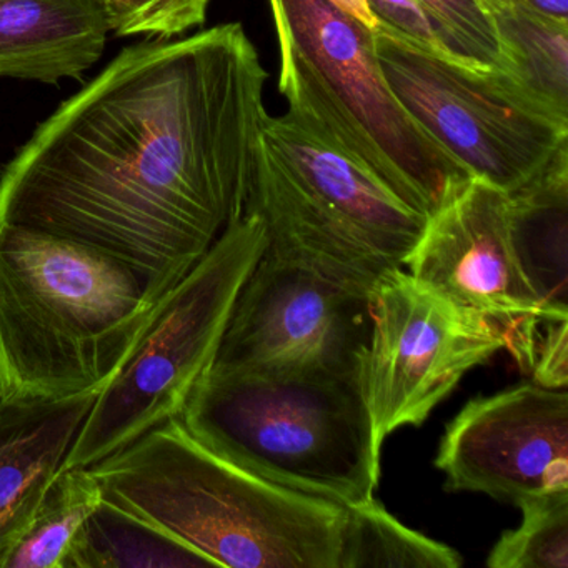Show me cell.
<instances>
[{"label":"cell","mask_w":568,"mask_h":568,"mask_svg":"<svg viewBox=\"0 0 568 568\" xmlns=\"http://www.w3.org/2000/svg\"><path fill=\"white\" fill-rule=\"evenodd\" d=\"M268 74L241 22L124 49L0 174V224L85 245L154 305L247 215Z\"/></svg>","instance_id":"cell-1"},{"label":"cell","mask_w":568,"mask_h":568,"mask_svg":"<svg viewBox=\"0 0 568 568\" xmlns=\"http://www.w3.org/2000/svg\"><path fill=\"white\" fill-rule=\"evenodd\" d=\"M102 498L219 567L338 568L345 507L251 474L171 418L88 467Z\"/></svg>","instance_id":"cell-2"},{"label":"cell","mask_w":568,"mask_h":568,"mask_svg":"<svg viewBox=\"0 0 568 568\" xmlns=\"http://www.w3.org/2000/svg\"><path fill=\"white\" fill-rule=\"evenodd\" d=\"M158 305L108 255L0 224V398L102 390Z\"/></svg>","instance_id":"cell-3"},{"label":"cell","mask_w":568,"mask_h":568,"mask_svg":"<svg viewBox=\"0 0 568 568\" xmlns=\"http://www.w3.org/2000/svg\"><path fill=\"white\" fill-rule=\"evenodd\" d=\"M179 420L219 457L282 487L342 507L374 498L382 445L358 372L254 374L211 367Z\"/></svg>","instance_id":"cell-4"},{"label":"cell","mask_w":568,"mask_h":568,"mask_svg":"<svg viewBox=\"0 0 568 568\" xmlns=\"http://www.w3.org/2000/svg\"><path fill=\"white\" fill-rule=\"evenodd\" d=\"M267 2L287 111L425 217L474 178L392 94L371 31L327 0Z\"/></svg>","instance_id":"cell-5"},{"label":"cell","mask_w":568,"mask_h":568,"mask_svg":"<svg viewBox=\"0 0 568 568\" xmlns=\"http://www.w3.org/2000/svg\"><path fill=\"white\" fill-rule=\"evenodd\" d=\"M247 214L264 222L265 251L368 297L427 221L291 111L265 119Z\"/></svg>","instance_id":"cell-6"},{"label":"cell","mask_w":568,"mask_h":568,"mask_svg":"<svg viewBox=\"0 0 568 568\" xmlns=\"http://www.w3.org/2000/svg\"><path fill=\"white\" fill-rule=\"evenodd\" d=\"M265 247L267 234L257 214L222 232L159 302L131 357L95 398L59 471L91 467L181 415L214 364L235 298Z\"/></svg>","instance_id":"cell-7"},{"label":"cell","mask_w":568,"mask_h":568,"mask_svg":"<svg viewBox=\"0 0 568 568\" xmlns=\"http://www.w3.org/2000/svg\"><path fill=\"white\" fill-rule=\"evenodd\" d=\"M372 48L402 108L474 178L514 195L568 164V115L507 72L432 54L382 21Z\"/></svg>","instance_id":"cell-8"},{"label":"cell","mask_w":568,"mask_h":568,"mask_svg":"<svg viewBox=\"0 0 568 568\" xmlns=\"http://www.w3.org/2000/svg\"><path fill=\"white\" fill-rule=\"evenodd\" d=\"M371 318L358 384L381 445L398 428L424 424L465 374L507 345L497 324L432 291L404 267L375 285Z\"/></svg>","instance_id":"cell-9"},{"label":"cell","mask_w":568,"mask_h":568,"mask_svg":"<svg viewBox=\"0 0 568 568\" xmlns=\"http://www.w3.org/2000/svg\"><path fill=\"white\" fill-rule=\"evenodd\" d=\"M404 268L454 304L497 324L505 348L525 374L541 344L568 331V322L545 317L515 257L510 195L484 179L462 182L428 215Z\"/></svg>","instance_id":"cell-10"},{"label":"cell","mask_w":568,"mask_h":568,"mask_svg":"<svg viewBox=\"0 0 568 568\" xmlns=\"http://www.w3.org/2000/svg\"><path fill=\"white\" fill-rule=\"evenodd\" d=\"M371 297L264 251L245 278L212 367L254 374L358 372Z\"/></svg>","instance_id":"cell-11"},{"label":"cell","mask_w":568,"mask_h":568,"mask_svg":"<svg viewBox=\"0 0 568 568\" xmlns=\"http://www.w3.org/2000/svg\"><path fill=\"white\" fill-rule=\"evenodd\" d=\"M445 490L518 505L568 490V394L528 382L471 398L442 435Z\"/></svg>","instance_id":"cell-12"},{"label":"cell","mask_w":568,"mask_h":568,"mask_svg":"<svg viewBox=\"0 0 568 568\" xmlns=\"http://www.w3.org/2000/svg\"><path fill=\"white\" fill-rule=\"evenodd\" d=\"M99 394L0 398V561L31 521Z\"/></svg>","instance_id":"cell-13"},{"label":"cell","mask_w":568,"mask_h":568,"mask_svg":"<svg viewBox=\"0 0 568 568\" xmlns=\"http://www.w3.org/2000/svg\"><path fill=\"white\" fill-rule=\"evenodd\" d=\"M109 32L94 0H0V78L79 79L104 54Z\"/></svg>","instance_id":"cell-14"},{"label":"cell","mask_w":568,"mask_h":568,"mask_svg":"<svg viewBox=\"0 0 568 568\" xmlns=\"http://www.w3.org/2000/svg\"><path fill=\"white\" fill-rule=\"evenodd\" d=\"M567 201L568 164L510 195L515 257L545 317L554 322H568Z\"/></svg>","instance_id":"cell-15"},{"label":"cell","mask_w":568,"mask_h":568,"mask_svg":"<svg viewBox=\"0 0 568 568\" xmlns=\"http://www.w3.org/2000/svg\"><path fill=\"white\" fill-rule=\"evenodd\" d=\"M219 567L214 558L102 498L75 535L64 568Z\"/></svg>","instance_id":"cell-16"},{"label":"cell","mask_w":568,"mask_h":568,"mask_svg":"<svg viewBox=\"0 0 568 568\" xmlns=\"http://www.w3.org/2000/svg\"><path fill=\"white\" fill-rule=\"evenodd\" d=\"M515 82L568 115V22L535 11L521 0L494 18Z\"/></svg>","instance_id":"cell-17"},{"label":"cell","mask_w":568,"mask_h":568,"mask_svg":"<svg viewBox=\"0 0 568 568\" xmlns=\"http://www.w3.org/2000/svg\"><path fill=\"white\" fill-rule=\"evenodd\" d=\"M101 500L89 468L59 471L0 568H64L75 535Z\"/></svg>","instance_id":"cell-18"},{"label":"cell","mask_w":568,"mask_h":568,"mask_svg":"<svg viewBox=\"0 0 568 568\" xmlns=\"http://www.w3.org/2000/svg\"><path fill=\"white\" fill-rule=\"evenodd\" d=\"M338 568H458L454 548L412 530L377 500L345 507Z\"/></svg>","instance_id":"cell-19"},{"label":"cell","mask_w":568,"mask_h":568,"mask_svg":"<svg viewBox=\"0 0 568 568\" xmlns=\"http://www.w3.org/2000/svg\"><path fill=\"white\" fill-rule=\"evenodd\" d=\"M521 524L498 538L490 568H568V490L538 495L517 505Z\"/></svg>","instance_id":"cell-20"},{"label":"cell","mask_w":568,"mask_h":568,"mask_svg":"<svg viewBox=\"0 0 568 568\" xmlns=\"http://www.w3.org/2000/svg\"><path fill=\"white\" fill-rule=\"evenodd\" d=\"M447 48L497 71H510L494 19L474 0H417Z\"/></svg>","instance_id":"cell-21"},{"label":"cell","mask_w":568,"mask_h":568,"mask_svg":"<svg viewBox=\"0 0 568 568\" xmlns=\"http://www.w3.org/2000/svg\"><path fill=\"white\" fill-rule=\"evenodd\" d=\"M109 29L121 38L174 39L201 28L211 0H94Z\"/></svg>","instance_id":"cell-22"},{"label":"cell","mask_w":568,"mask_h":568,"mask_svg":"<svg viewBox=\"0 0 568 568\" xmlns=\"http://www.w3.org/2000/svg\"><path fill=\"white\" fill-rule=\"evenodd\" d=\"M327 2H331L338 11L347 14L348 18L355 19L367 31L374 32L378 24H381L377 16L372 11L368 0H327Z\"/></svg>","instance_id":"cell-23"},{"label":"cell","mask_w":568,"mask_h":568,"mask_svg":"<svg viewBox=\"0 0 568 568\" xmlns=\"http://www.w3.org/2000/svg\"><path fill=\"white\" fill-rule=\"evenodd\" d=\"M541 14L568 22V0H521Z\"/></svg>","instance_id":"cell-24"},{"label":"cell","mask_w":568,"mask_h":568,"mask_svg":"<svg viewBox=\"0 0 568 568\" xmlns=\"http://www.w3.org/2000/svg\"><path fill=\"white\" fill-rule=\"evenodd\" d=\"M474 2L481 12H485L491 19L504 14L514 6V0H474Z\"/></svg>","instance_id":"cell-25"}]
</instances>
